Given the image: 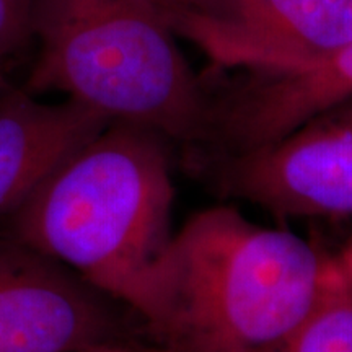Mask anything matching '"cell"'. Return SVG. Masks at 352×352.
<instances>
[{
	"label": "cell",
	"mask_w": 352,
	"mask_h": 352,
	"mask_svg": "<svg viewBox=\"0 0 352 352\" xmlns=\"http://www.w3.org/2000/svg\"><path fill=\"white\" fill-rule=\"evenodd\" d=\"M152 2L165 12L166 19H168L171 25V21H173L176 16L182 15V13L191 8L195 0H152Z\"/></svg>",
	"instance_id": "8fae6325"
},
{
	"label": "cell",
	"mask_w": 352,
	"mask_h": 352,
	"mask_svg": "<svg viewBox=\"0 0 352 352\" xmlns=\"http://www.w3.org/2000/svg\"><path fill=\"white\" fill-rule=\"evenodd\" d=\"M334 259H336L342 274L346 276V279L349 280V284L352 285V236L346 243L344 248L341 250V253L338 254V256H334Z\"/></svg>",
	"instance_id": "7c38bea8"
},
{
	"label": "cell",
	"mask_w": 352,
	"mask_h": 352,
	"mask_svg": "<svg viewBox=\"0 0 352 352\" xmlns=\"http://www.w3.org/2000/svg\"><path fill=\"white\" fill-rule=\"evenodd\" d=\"M219 67L277 72L352 41V0H195L171 21Z\"/></svg>",
	"instance_id": "8992f818"
},
{
	"label": "cell",
	"mask_w": 352,
	"mask_h": 352,
	"mask_svg": "<svg viewBox=\"0 0 352 352\" xmlns=\"http://www.w3.org/2000/svg\"><path fill=\"white\" fill-rule=\"evenodd\" d=\"M109 121L76 101L46 104L26 90L0 95V232L44 179Z\"/></svg>",
	"instance_id": "ba28073f"
},
{
	"label": "cell",
	"mask_w": 352,
	"mask_h": 352,
	"mask_svg": "<svg viewBox=\"0 0 352 352\" xmlns=\"http://www.w3.org/2000/svg\"><path fill=\"white\" fill-rule=\"evenodd\" d=\"M171 140L109 122L72 152L3 228L131 308L151 329L175 232Z\"/></svg>",
	"instance_id": "6da1fadb"
},
{
	"label": "cell",
	"mask_w": 352,
	"mask_h": 352,
	"mask_svg": "<svg viewBox=\"0 0 352 352\" xmlns=\"http://www.w3.org/2000/svg\"><path fill=\"white\" fill-rule=\"evenodd\" d=\"M153 352L131 308L0 232V352Z\"/></svg>",
	"instance_id": "277c9868"
},
{
	"label": "cell",
	"mask_w": 352,
	"mask_h": 352,
	"mask_svg": "<svg viewBox=\"0 0 352 352\" xmlns=\"http://www.w3.org/2000/svg\"><path fill=\"white\" fill-rule=\"evenodd\" d=\"M259 352H352V285L334 256L308 314L285 336Z\"/></svg>",
	"instance_id": "9c48e42d"
},
{
	"label": "cell",
	"mask_w": 352,
	"mask_h": 352,
	"mask_svg": "<svg viewBox=\"0 0 352 352\" xmlns=\"http://www.w3.org/2000/svg\"><path fill=\"white\" fill-rule=\"evenodd\" d=\"M219 195L279 219L352 217V98L274 142L197 157Z\"/></svg>",
	"instance_id": "5b68a950"
},
{
	"label": "cell",
	"mask_w": 352,
	"mask_h": 352,
	"mask_svg": "<svg viewBox=\"0 0 352 352\" xmlns=\"http://www.w3.org/2000/svg\"><path fill=\"white\" fill-rule=\"evenodd\" d=\"M152 0H36L39 41L26 91H60L109 122L202 148L212 98Z\"/></svg>",
	"instance_id": "3957f363"
},
{
	"label": "cell",
	"mask_w": 352,
	"mask_h": 352,
	"mask_svg": "<svg viewBox=\"0 0 352 352\" xmlns=\"http://www.w3.org/2000/svg\"><path fill=\"white\" fill-rule=\"evenodd\" d=\"M8 88H12V87L8 85V82H7L6 67H3V57L0 56V95H2L3 91H7Z\"/></svg>",
	"instance_id": "4fadbf2b"
},
{
	"label": "cell",
	"mask_w": 352,
	"mask_h": 352,
	"mask_svg": "<svg viewBox=\"0 0 352 352\" xmlns=\"http://www.w3.org/2000/svg\"><path fill=\"white\" fill-rule=\"evenodd\" d=\"M331 254L228 206L175 232L153 352H259L308 314Z\"/></svg>",
	"instance_id": "7a4b0ae2"
},
{
	"label": "cell",
	"mask_w": 352,
	"mask_h": 352,
	"mask_svg": "<svg viewBox=\"0 0 352 352\" xmlns=\"http://www.w3.org/2000/svg\"><path fill=\"white\" fill-rule=\"evenodd\" d=\"M36 0H0V56L6 57L32 38Z\"/></svg>",
	"instance_id": "30bf717a"
},
{
	"label": "cell",
	"mask_w": 352,
	"mask_h": 352,
	"mask_svg": "<svg viewBox=\"0 0 352 352\" xmlns=\"http://www.w3.org/2000/svg\"><path fill=\"white\" fill-rule=\"evenodd\" d=\"M352 98V41L277 72L250 74L212 100L208 153H239L271 144L320 113Z\"/></svg>",
	"instance_id": "52a82bcc"
},
{
	"label": "cell",
	"mask_w": 352,
	"mask_h": 352,
	"mask_svg": "<svg viewBox=\"0 0 352 352\" xmlns=\"http://www.w3.org/2000/svg\"><path fill=\"white\" fill-rule=\"evenodd\" d=\"M94 352H126V351H114V349H107V351H94Z\"/></svg>",
	"instance_id": "5bb4252c"
}]
</instances>
